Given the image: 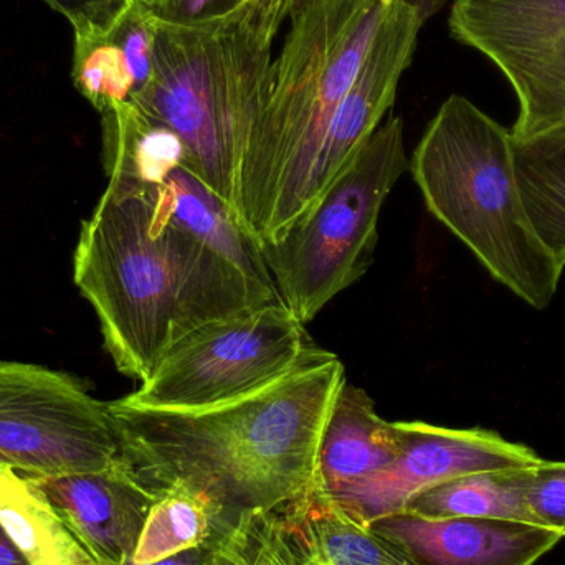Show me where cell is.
Returning a JSON list of instances; mask_svg holds the SVG:
<instances>
[{"label": "cell", "mask_w": 565, "mask_h": 565, "mask_svg": "<svg viewBox=\"0 0 565 565\" xmlns=\"http://www.w3.org/2000/svg\"><path fill=\"white\" fill-rule=\"evenodd\" d=\"M105 162L108 185L83 222L73 280L122 375L146 381L202 326L280 301L181 221L161 175L119 156Z\"/></svg>", "instance_id": "1"}, {"label": "cell", "mask_w": 565, "mask_h": 565, "mask_svg": "<svg viewBox=\"0 0 565 565\" xmlns=\"http://www.w3.org/2000/svg\"><path fill=\"white\" fill-rule=\"evenodd\" d=\"M345 369L316 348L264 391L204 411L106 402L122 471L149 497L191 494L215 534L318 487L319 445Z\"/></svg>", "instance_id": "2"}, {"label": "cell", "mask_w": 565, "mask_h": 565, "mask_svg": "<svg viewBox=\"0 0 565 565\" xmlns=\"http://www.w3.org/2000/svg\"><path fill=\"white\" fill-rule=\"evenodd\" d=\"M392 0H311L289 22L270 98L235 178V215L258 245L298 221L329 122Z\"/></svg>", "instance_id": "3"}, {"label": "cell", "mask_w": 565, "mask_h": 565, "mask_svg": "<svg viewBox=\"0 0 565 565\" xmlns=\"http://www.w3.org/2000/svg\"><path fill=\"white\" fill-rule=\"evenodd\" d=\"M277 35L245 9L188 25L159 20L151 79L131 102L178 136L189 168L234 214L235 178L274 86Z\"/></svg>", "instance_id": "4"}, {"label": "cell", "mask_w": 565, "mask_h": 565, "mask_svg": "<svg viewBox=\"0 0 565 565\" xmlns=\"http://www.w3.org/2000/svg\"><path fill=\"white\" fill-rule=\"evenodd\" d=\"M430 214L484 270L531 308L546 309L564 268L544 247L521 199L511 129L451 95L408 162Z\"/></svg>", "instance_id": "5"}, {"label": "cell", "mask_w": 565, "mask_h": 565, "mask_svg": "<svg viewBox=\"0 0 565 565\" xmlns=\"http://www.w3.org/2000/svg\"><path fill=\"white\" fill-rule=\"evenodd\" d=\"M408 162L404 121L391 116L318 204L277 242L262 245L280 301L299 322H311L364 277L374 262L385 199Z\"/></svg>", "instance_id": "6"}, {"label": "cell", "mask_w": 565, "mask_h": 565, "mask_svg": "<svg viewBox=\"0 0 565 565\" xmlns=\"http://www.w3.org/2000/svg\"><path fill=\"white\" fill-rule=\"evenodd\" d=\"M318 345L281 301L217 319L191 332L122 397L156 411H204L264 391Z\"/></svg>", "instance_id": "7"}, {"label": "cell", "mask_w": 565, "mask_h": 565, "mask_svg": "<svg viewBox=\"0 0 565 565\" xmlns=\"http://www.w3.org/2000/svg\"><path fill=\"white\" fill-rule=\"evenodd\" d=\"M0 465L30 478L119 467L108 404L65 372L0 359Z\"/></svg>", "instance_id": "8"}, {"label": "cell", "mask_w": 565, "mask_h": 565, "mask_svg": "<svg viewBox=\"0 0 565 565\" xmlns=\"http://www.w3.org/2000/svg\"><path fill=\"white\" fill-rule=\"evenodd\" d=\"M450 33L490 58L520 103L514 141L565 121V0H454Z\"/></svg>", "instance_id": "9"}, {"label": "cell", "mask_w": 565, "mask_h": 565, "mask_svg": "<svg viewBox=\"0 0 565 565\" xmlns=\"http://www.w3.org/2000/svg\"><path fill=\"white\" fill-rule=\"evenodd\" d=\"M398 455L387 467L355 481L332 498L358 520L404 511L422 491L483 471L536 467L543 458L488 428H448L427 422H394Z\"/></svg>", "instance_id": "10"}, {"label": "cell", "mask_w": 565, "mask_h": 565, "mask_svg": "<svg viewBox=\"0 0 565 565\" xmlns=\"http://www.w3.org/2000/svg\"><path fill=\"white\" fill-rule=\"evenodd\" d=\"M422 26L411 7L402 0H392L351 89L329 122L302 192L298 221L341 178L394 106L398 83L414 60Z\"/></svg>", "instance_id": "11"}, {"label": "cell", "mask_w": 565, "mask_h": 565, "mask_svg": "<svg viewBox=\"0 0 565 565\" xmlns=\"http://www.w3.org/2000/svg\"><path fill=\"white\" fill-rule=\"evenodd\" d=\"M369 526L412 565H534L564 540L559 531L520 521L445 518L398 511Z\"/></svg>", "instance_id": "12"}, {"label": "cell", "mask_w": 565, "mask_h": 565, "mask_svg": "<svg viewBox=\"0 0 565 565\" xmlns=\"http://www.w3.org/2000/svg\"><path fill=\"white\" fill-rule=\"evenodd\" d=\"M32 480L96 563L132 561L156 500L122 471L121 463L95 473Z\"/></svg>", "instance_id": "13"}, {"label": "cell", "mask_w": 565, "mask_h": 565, "mask_svg": "<svg viewBox=\"0 0 565 565\" xmlns=\"http://www.w3.org/2000/svg\"><path fill=\"white\" fill-rule=\"evenodd\" d=\"M398 455L394 422L384 420L364 388L339 387L319 445L318 488L341 490L391 465Z\"/></svg>", "instance_id": "14"}, {"label": "cell", "mask_w": 565, "mask_h": 565, "mask_svg": "<svg viewBox=\"0 0 565 565\" xmlns=\"http://www.w3.org/2000/svg\"><path fill=\"white\" fill-rule=\"evenodd\" d=\"M286 536L309 556L332 565H412L369 523L344 510L331 494L312 488L275 510Z\"/></svg>", "instance_id": "15"}, {"label": "cell", "mask_w": 565, "mask_h": 565, "mask_svg": "<svg viewBox=\"0 0 565 565\" xmlns=\"http://www.w3.org/2000/svg\"><path fill=\"white\" fill-rule=\"evenodd\" d=\"M0 527L29 565H102L32 478L0 465Z\"/></svg>", "instance_id": "16"}, {"label": "cell", "mask_w": 565, "mask_h": 565, "mask_svg": "<svg viewBox=\"0 0 565 565\" xmlns=\"http://www.w3.org/2000/svg\"><path fill=\"white\" fill-rule=\"evenodd\" d=\"M513 158L531 225L565 268V121L536 138L513 139Z\"/></svg>", "instance_id": "17"}, {"label": "cell", "mask_w": 565, "mask_h": 565, "mask_svg": "<svg viewBox=\"0 0 565 565\" xmlns=\"http://www.w3.org/2000/svg\"><path fill=\"white\" fill-rule=\"evenodd\" d=\"M531 468L455 478L422 491L408 501L404 511L430 520L480 518L536 524L524 497Z\"/></svg>", "instance_id": "18"}, {"label": "cell", "mask_w": 565, "mask_h": 565, "mask_svg": "<svg viewBox=\"0 0 565 565\" xmlns=\"http://www.w3.org/2000/svg\"><path fill=\"white\" fill-rule=\"evenodd\" d=\"M214 534V521L201 501L191 494H166L149 511L132 563H158L174 554L205 546Z\"/></svg>", "instance_id": "19"}, {"label": "cell", "mask_w": 565, "mask_h": 565, "mask_svg": "<svg viewBox=\"0 0 565 565\" xmlns=\"http://www.w3.org/2000/svg\"><path fill=\"white\" fill-rule=\"evenodd\" d=\"M72 79L102 115L131 103L136 92L128 60L109 33L75 35Z\"/></svg>", "instance_id": "20"}, {"label": "cell", "mask_w": 565, "mask_h": 565, "mask_svg": "<svg viewBox=\"0 0 565 565\" xmlns=\"http://www.w3.org/2000/svg\"><path fill=\"white\" fill-rule=\"evenodd\" d=\"M209 546V565H291L275 510L245 514L214 534Z\"/></svg>", "instance_id": "21"}, {"label": "cell", "mask_w": 565, "mask_h": 565, "mask_svg": "<svg viewBox=\"0 0 565 565\" xmlns=\"http://www.w3.org/2000/svg\"><path fill=\"white\" fill-rule=\"evenodd\" d=\"M158 26L159 19L151 0H131L118 22L109 30L113 42L121 49L128 60L135 78V96L151 79Z\"/></svg>", "instance_id": "22"}, {"label": "cell", "mask_w": 565, "mask_h": 565, "mask_svg": "<svg viewBox=\"0 0 565 565\" xmlns=\"http://www.w3.org/2000/svg\"><path fill=\"white\" fill-rule=\"evenodd\" d=\"M524 497L534 523L565 540V461L543 460L531 468Z\"/></svg>", "instance_id": "23"}, {"label": "cell", "mask_w": 565, "mask_h": 565, "mask_svg": "<svg viewBox=\"0 0 565 565\" xmlns=\"http://www.w3.org/2000/svg\"><path fill=\"white\" fill-rule=\"evenodd\" d=\"M72 23L75 35L109 33L131 0H43Z\"/></svg>", "instance_id": "24"}, {"label": "cell", "mask_w": 565, "mask_h": 565, "mask_svg": "<svg viewBox=\"0 0 565 565\" xmlns=\"http://www.w3.org/2000/svg\"><path fill=\"white\" fill-rule=\"evenodd\" d=\"M156 15L161 22L188 23L205 22L227 15L225 0H151Z\"/></svg>", "instance_id": "25"}, {"label": "cell", "mask_w": 565, "mask_h": 565, "mask_svg": "<svg viewBox=\"0 0 565 565\" xmlns=\"http://www.w3.org/2000/svg\"><path fill=\"white\" fill-rule=\"evenodd\" d=\"M311 0H225L227 12L245 9L260 17L275 32H280L282 23L301 12Z\"/></svg>", "instance_id": "26"}, {"label": "cell", "mask_w": 565, "mask_h": 565, "mask_svg": "<svg viewBox=\"0 0 565 565\" xmlns=\"http://www.w3.org/2000/svg\"><path fill=\"white\" fill-rule=\"evenodd\" d=\"M211 561V546L194 547V550L184 551V553L174 554V556L166 557V559L158 561V563L145 565H209ZM126 565H139L129 561Z\"/></svg>", "instance_id": "27"}, {"label": "cell", "mask_w": 565, "mask_h": 565, "mask_svg": "<svg viewBox=\"0 0 565 565\" xmlns=\"http://www.w3.org/2000/svg\"><path fill=\"white\" fill-rule=\"evenodd\" d=\"M402 2L411 7L417 13L422 25H425L431 17L437 15L444 9L448 0H402Z\"/></svg>", "instance_id": "28"}, {"label": "cell", "mask_w": 565, "mask_h": 565, "mask_svg": "<svg viewBox=\"0 0 565 565\" xmlns=\"http://www.w3.org/2000/svg\"><path fill=\"white\" fill-rule=\"evenodd\" d=\"M0 565H29L2 527H0Z\"/></svg>", "instance_id": "29"}, {"label": "cell", "mask_w": 565, "mask_h": 565, "mask_svg": "<svg viewBox=\"0 0 565 565\" xmlns=\"http://www.w3.org/2000/svg\"><path fill=\"white\" fill-rule=\"evenodd\" d=\"M278 518V516H277ZM280 523V521H278ZM280 530L282 537H285L286 544H288L289 557H291V565H332L329 563H324V561L318 559V557L309 556L306 554L301 547L296 546L288 536H286L285 531H282L281 524Z\"/></svg>", "instance_id": "30"}]
</instances>
